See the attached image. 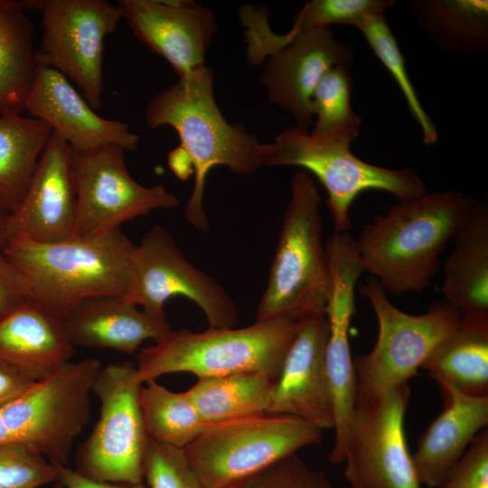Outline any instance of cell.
<instances>
[{
    "label": "cell",
    "instance_id": "42",
    "mask_svg": "<svg viewBox=\"0 0 488 488\" xmlns=\"http://www.w3.org/2000/svg\"><path fill=\"white\" fill-rule=\"evenodd\" d=\"M10 212L0 203V247H3L6 240L7 221Z\"/></svg>",
    "mask_w": 488,
    "mask_h": 488
},
{
    "label": "cell",
    "instance_id": "38",
    "mask_svg": "<svg viewBox=\"0 0 488 488\" xmlns=\"http://www.w3.org/2000/svg\"><path fill=\"white\" fill-rule=\"evenodd\" d=\"M31 300L24 275L7 258L3 247H0V319Z\"/></svg>",
    "mask_w": 488,
    "mask_h": 488
},
{
    "label": "cell",
    "instance_id": "34",
    "mask_svg": "<svg viewBox=\"0 0 488 488\" xmlns=\"http://www.w3.org/2000/svg\"><path fill=\"white\" fill-rule=\"evenodd\" d=\"M59 481V467L19 445H0V488H41Z\"/></svg>",
    "mask_w": 488,
    "mask_h": 488
},
{
    "label": "cell",
    "instance_id": "36",
    "mask_svg": "<svg viewBox=\"0 0 488 488\" xmlns=\"http://www.w3.org/2000/svg\"><path fill=\"white\" fill-rule=\"evenodd\" d=\"M238 488H333L326 475L291 455Z\"/></svg>",
    "mask_w": 488,
    "mask_h": 488
},
{
    "label": "cell",
    "instance_id": "23",
    "mask_svg": "<svg viewBox=\"0 0 488 488\" xmlns=\"http://www.w3.org/2000/svg\"><path fill=\"white\" fill-rule=\"evenodd\" d=\"M62 321L74 347L113 349L127 354L136 352L145 341L155 343L172 330L166 319L148 314L124 296L85 299Z\"/></svg>",
    "mask_w": 488,
    "mask_h": 488
},
{
    "label": "cell",
    "instance_id": "25",
    "mask_svg": "<svg viewBox=\"0 0 488 488\" xmlns=\"http://www.w3.org/2000/svg\"><path fill=\"white\" fill-rule=\"evenodd\" d=\"M421 368L440 388L488 396V313L461 315Z\"/></svg>",
    "mask_w": 488,
    "mask_h": 488
},
{
    "label": "cell",
    "instance_id": "35",
    "mask_svg": "<svg viewBox=\"0 0 488 488\" xmlns=\"http://www.w3.org/2000/svg\"><path fill=\"white\" fill-rule=\"evenodd\" d=\"M144 480L149 488H205L183 449L151 438L145 455Z\"/></svg>",
    "mask_w": 488,
    "mask_h": 488
},
{
    "label": "cell",
    "instance_id": "1",
    "mask_svg": "<svg viewBox=\"0 0 488 488\" xmlns=\"http://www.w3.org/2000/svg\"><path fill=\"white\" fill-rule=\"evenodd\" d=\"M476 202L455 190L399 202L364 225L354 239L364 271L393 296L423 292Z\"/></svg>",
    "mask_w": 488,
    "mask_h": 488
},
{
    "label": "cell",
    "instance_id": "2",
    "mask_svg": "<svg viewBox=\"0 0 488 488\" xmlns=\"http://www.w3.org/2000/svg\"><path fill=\"white\" fill-rule=\"evenodd\" d=\"M213 80L212 70L203 66L157 93L145 108L148 127H173L191 159L194 183L184 216L201 232L209 230L203 199L210 171L223 165L238 174H253L261 167L258 141L242 124H230L223 117Z\"/></svg>",
    "mask_w": 488,
    "mask_h": 488
},
{
    "label": "cell",
    "instance_id": "43",
    "mask_svg": "<svg viewBox=\"0 0 488 488\" xmlns=\"http://www.w3.org/2000/svg\"><path fill=\"white\" fill-rule=\"evenodd\" d=\"M233 488H238V487H233Z\"/></svg>",
    "mask_w": 488,
    "mask_h": 488
},
{
    "label": "cell",
    "instance_id": "22",
    "mask_svg": "<svg viewBox=\"0 0 488 488\" xmlns=\"http://www.w3.org/2000/svg\"><path fill=\"white\" fill-rule=\"evenodd\" d=\"M443 411L418 441L412 460L423 486L439 488L477 435L488 424V396L441 387Z\"/></svg>",
    "mask_w": 488,
    "mask_h": 488
},
{
    "label": "cell",
    "instance_id": "15",
    "mask_svg": "<svg viewBox=\"0 0 488 488\" xmlns=\"http://www.w3.org/2000/svg\"><path fill=\"white\" fill-rule=\"evenodd\" d=\"M324 244L331 273V289L324 309L329 325L324 365L333 408L335 435L329 460L337 465L340 464L345 427L356 404L349 329L355 309V286L364 269L350 233L333 232Z\"/></svg>",
    "mask_w": 488,
    "mask_h": 488
},
{
    "label": "cell",
    "instance_id": "29",
    "mask_svg": "<svg viewBox=\"0 0 488 488\" xmlns=\"http://www.w3.org/2000/svg\"><path fill=\"white\" fill-rule=\"evenodd\" d=\"M275 381L253 372L198 378L186 393L210 426L267 413Z\"/></svg>",
    "mask_w": 488,
    "mask_h": 488
},
{
    "label": "cell",
    "instance_id": "32",
    "mask_svg": "<svg viewBox=\"0 0 488 488\" xmlns=\"http://www.w3.org/2000/svg\"><path fill=\"white\" fill-rule=\"evenodd\" d=\"M395 4L393 0H312L295 16L292 34L328 27L331 24L358 28L367 19L384 14Z\"/></svg>",
    "mask_w": 488,
    "mask_h": 488
},
{
    "label": "cell",
    "instance_id": "17",
    "mask_svg": "<svg viewBox=\"0 0 488 488\" xmlns=\"http://www.w3.org/2000/svg\"><path fill=\"white\" fill-rule=\"evenodd\" d=\"M291 41L269 55L259 77L269 102L289 113L298 128L308 131L313 123L312 93L330 69L349 67L353 50L338 41L328 28H317L292 34Z\"/></svg>",
    "mask_w": 488,
    "mask_h": 488
},
{
    "label": "cell",
    "instance_id": "6",
    "mask_svg": "<svg viewBox=\"0 0 488 488\" xmlns=\"http://www.w3.org/2000/svg\"><path fill=\"white\" fill-rule=\"evenodd\" d=\"M320 201L317 187L307 172H295L291 197L256 321H298L324 314L331 273L322 239Z\"/></svg>",
    "mask_w": 488,
    "mask_h": 488
},
{
    "label": "cell",
    "instance_id": "3",
    "mask_svg": "<svg viewBox=\"0 0 488 488\" xmlns=\"http://www.w3.org/2000/svg\"><path fill=\"white\" fill-rule=\"evenodd\" d=\"M135 247L117 228L51 243L10 238L3 251L24 275L32 300L63 318L85 299L124 296Z\"/></svg>",
    "mask_w": 488,
    "mask_h": 488
},
{
    "label": "cell",
    "instance_id": "20",
    "mask_svg": "<svg viewBox=\"0 0 488 488\" xmlns=\"http://www.w3.org/2000/svg\"><path fill=\"white\" fill-rule=\"evenodd\" d=\"M71 82L59 71L37 67L23 111L45 122L70 148L116 145L136 150L137 134L125 122L98 115Z\"/></svg>",
    "mask_w": 488,
    "mask_h": 488
},
{
    "label": "cell",
    "instance_id": "24",
    "mask_svg": "<svg viewBox=\"0 0 488 488\" xmlns=\"http://www.w3.org/2000/svg\"><path fill=\"white\" fill-rule=\"evenodd\" d=\"M444 264V301L461 315L488 313V206L476 202Z\"/></svg>",
    "mask_w": 488,
    "mask_h": 488
},
{
    "label": "cell",
    "instance_id": "14",
    "mask_svg": "<svg viewBox=\"0 0 488 488\" xmlns=\"http://www.w3.org/2000/svg\"><path fill=\"white\" fill-rule=\"evenodd\" d=\"M124 152L116 145L70 148L77 201L75 236L106 233L155 210L178 205V198L164 185L148 187L136 182L127 168Z\"/></svg>",
    "mask_w": 488,
    "mask_h": 488
},
{
    "label": "cell",
    "instance_id": "28",
    "mask_svg": "<svg viewBox=\"0 0 488 488\" xmlns=\"http://www.w3.org/2000/svg\"><path fill=\"white\" fill-rule=\"evenodd\" d=\"M52 132L33 117L0 116V203L9 212L23 202Z\"/></svg>",
    "mask_w": 488,
    "mask_h": 488
},
{
    "label": "cell",
    "instance_id": "39",
    "mask_svg": "<svg viewBox=\"0 0 488 488\" xmlns=\"http://www.w3.org/2000/svg\"><path fill=\"white\" fill-rule=\"evenodd\" d=\"M35 382L0 361V408L27 391Z\"/></svg>",
    "mask_w": 488,
    "mask_h": 488
},
{
    "label": "cell",
    "instance_id": "5",
    "mask_svg": "<svg viewBox=\"0 0 488 488\" xmlns=\"http://www.w3.org/2000/svg\"><path fill=\"white\" fill-rule=\"evenodd\" d=\"M296 329V321L273 318L242 328L171 330L140 350L136 380L144 384L174 372L198 378L253 372L277 380Z\"/></svg>",
    "mask_w": 488,
    "mask_h": 488
},
{
    "label": "cell",
    "instance_id": "27",
    "mask_svg": "<svg viewBox=\"0 0 488 488\" xmlns=\"http://www.w3.org/2000/svg\"><path fill=\"white\" fill-rule=\"evenodd\" d=\"M33 33L23 1L0 0V116L23 112L38 67Z\"/></svg>",
    "mask_w": 488,
    "mask_h": 488
},
{
    "label": "cell",
    "instance_id": "12",
    "mask_svg": "<svg viewBox=\"0 0 488 488\" xmlns=\"http://www.w3.org/2000/svg\"><path fill=\"white\" fill-rule=\"evenodd\" d=\"M182 296L203 312L209 328H234L238 309L227 291L191 263L161 225L153 226L133 251L124 296L148 314L166 319V302Z\"/></svg>",
    "mask_w": 488,
    "mask_h": 488
},
{
    "label": "cell",
    "instance_id": "33",
    "mask_svg": "<svg viewBox=\"0 0 488 488\" xmlns=\"http://www.w3.org/2000/svg\"><path fill=\"white\" fill-rule=\"evenodd\" d=\"M352 85L349 67L344 65L322 76L311 97L312 112L316 115L313 133L329 131L360 117L351 106Z\"/></svg>",
    "mask_w": 488,
    "mask_h": 488
},
{
    "label": "cell",
    "instance_id": "21",
    "mask_svg": "<svg viewBox=\"0 0 488 488\" xmlns=\"http://www.w3.org/2000/svg\"><path fill=\"white\" fill-rule=\"evenodd\" d=\"M73 354L62 318L35 301L0 319V361L34 382L52 375Z\"/></svg>",
    "mask_w": 488,
    "mask_h": 488
},
{
    "label": "cell",
    "instance_id": "30",
    "mask_svg": "<svg viewBox=\"0 0 488 488\" xmlns=\"http://www.w3.org/2000/svg\"><path fill=\"white\" fill-rule=\"evenodd\" d=\"M139 403L149 438L183 449L208 427L186 391L174 392L149 380L140 387Z\"/></svg>",
    "mask_w": 488,
    "mask_h": 488
},
{
    "label": "cell",
    "instance_id": "11",
    "mask_svg": "<svg viewBox=\"0 0 488 488\" xmlns=\"http://www.w3.org/2000/svg\"><path fill=\"white\" fill-rule=\"evenodd\" d=\"M23 4L26 10L42 13L37 65L64 75L93 109L99 108L105 39L122 20L117 5L107 0H23Z\"/></svg>",
    "mask_w": 488,
    "mask_h": 488
},
{
    "label": "cell",
    "instance_id": "10",
    "mask_svg": "<svg viewBox=\"0 0 488 488\" xmlns=\"http://www.w3.org/2000/svg\"><path fill=\"white\" fill-rule=\"evenodd\" d=\"M140 384L132 362L101 366L92 385L100 415L80 446L75 471L99 482L144 483V461L149 436L139 403Z\"/></svg>",
    "mask_w": 488,
    "mask_h": 488
},
{
    "label": "cell",
    "instance_id": "18",
    "mask_svg": "<svg viewBox=\"0 0 488 488\" xmlns=\"http://www.w3.org/2000/svg\"><path fill=\"white\" fill-rule=\"evenodd\" d=\"M328 333L324 314L296 321V333L275 381L267 413L293 416L322 430L333 429L334 414L324 365Z\"/></svg>",
    "mask_w": 488,
    "mask_h": 488
},
{
    "label": "cell",
    "instance_id": "4",
    "mask_svg": "<svg viewBox=\"0 0 488 488\" xmlns=\"http://www.w3.org/2000/svg\"><path fill=\"white\" fill-rule=\"evenodd\" d=\"M361 127V117L334 129L309 133L296 127L279 133L272 143L258 144L261 166H296L312 173L324 186L334 232L351 229L350 209L361 193L384 191L399 202L427 193L418 174L410 168L389 169L364 162L350 148Z\"/></svg>",
    "mask_w": 488,
    "mask_h": 488
},
{
    "label": "cell",
    "instance_id": "7",
    "mask_svg": "<svg viewBox=\"0 0 488 488\" xmlns=\"http://www.w3.org/2000/svg\"><path fill=\"white\" fill-rule=\"evenodd\" d=\"M322 433L298 418L263 413L210 425L183 452L205 488H233L319 443Z\"/></svg>",
    "mask_w": 488,
    "mask_h": 488
},
{
    "label": "cell",
    "instance_id": "41",
    "mask_svg": "<svg viewBox=\"0 0 488 488\" xmlns=\"http://www.w3.org/2000/svg\"><path fill=\"white\" fill-rule=\"evenodd\" d=\"M168 165L181 180H185L193 174L191 159L182 146H178L169 153Z\"/></svg>",
    "mask_w": 488,
    "mask_h": 488
},
{
    "label": "cell",
    "instance_id": "26",
    "mask_svg": "<svg viewBox=\"0 0 488 488\" xmlns=\"http://www.w3.org/2000/svg\"><path fill=\"white\" fill-rule=\"evenodd\" d=\"M412 14L439 49L467 56L488 52V1L412 0Z\"/></svg>",
    "mask_w": 488,
    "mask_h": 488
},
{
    "label": "cell",
    "instance_id": "16",
    "mask_svg": "<svg viewBox=\"0 0 488 488\" xmlns=\"http://www.w3.org/2000/svg\"><path fill=\"white\" fill-rule=\"evenodd\" d=\"M117 6L138 41L169 62L179 79L205 66L218 28L211 10L188 0H119Z\"/></svg>",
    "mask_w": 488,
    "mask_h": 488
},
{
    "label": "cell",
    "instance_id": "9",
    "mask_svg": "<svg viewBox=\"0 0 488 488\" xmlns=\"http://www.w3.org/2000/svg\"><path fill=\"white\" fill-rule=\"evenodd\" d=\"M360 292L371 305L379 325L371 352L353 359L356 404H366L408 384L461 314L444 300L434 303L421 314L405 313L389 300L372 277L367 278Z\"/></svg>",
    "mask_w": 488,
    "mask_h": 488
},
{
    "label": "cell",
    "instance_id": "31",
    "mask_svg": "<svg viewBox=\"0 0 488 488\" xmlns=\"http://www.w3.org/2000/svg\"><path fill=\"white\" fill-rule=\"evenodd\" d=\"M374 55L389 70L407 102L413 118L419 126L423 143L433 145L438 139L436 125L424 109L406 67V61L384 14L367 19L357 28Z\"/></svg>",
    "mask_w": 488,
    "mask_h": 488
},
{
    "label": "cell",
    "instance_id": "37",
    "mask_svg": "<svg viewBox=\"0 0 488 488\" xmlns=\"http://www.w3.org/2000/svg\"><path fill=\"white\" fill-rule=\"evenodd\" d=\"M439 488H488V430L483 429Z\"/></svg>",
    "mask_w": 488,
    "mask_h": 488
},
{
    "label": "cell",
    "instance_id": "40",
    "mask_svg": "<svg viewBox=\"0 0 488 488\" xmlns=\"http://www.w3.org/2000/svg\"><path fill=\"white\" fill-rule=\"evenodd\" d=\"M64 488H149L145 483L119 484L87 478L68 466L59 467V481Z\"/></svg>",
    "mask_w": 488,
    "mask_h": 488
},
{
    "label": "cell",
    "instance_id": "13",
    "mask_svg": "<svg viewBox=\"0 0 488 488\" xmlns=\"http://www.w3.org/2000/svg\"><path fill=\"white\" fill-rule=\"evenodd\" d=\"M409 397L408 383L372 402L355 405L340 452L351 488H424L405 434Z\"/></svg>",
    "mask_w": 488,
    "mask_h": 488
},
{
    "label": "cell",
    "instance_id": "8",
    "mask_svg": "<svg viewBox=\"0 0 488 488\" xmlns=\"http://www.w3.org/2000/svg\"><path fill=\"white\" fill-rule=\"evenodd\" d=\"M95 358L67 362L0 408V445H19L67 466L75 438L90 418V393L101 368Z\"/></svg>",
    "mask_w": 488,
    "mask_h": 488
},
{
    "label": "cell",
    "instance_id": "19",
    "mask_svg": "<svg viewBox=\"0 0 488 488\" xmlns=\"http://www.w3.org/2000/svg\"><path fill=\"white\" fill-rule=\"evenodd\" d=\"M70 151L52 132L23 202L9 214L6 239L22 237L51 243L75 236L77 201Z\"/></svg>",
    "mask_w": 488,
    "mask_h": 488
}]
</instances>
